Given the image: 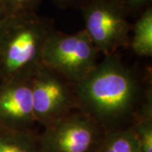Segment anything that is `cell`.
I'll return each mask as SVG.
<instances>
[{"instance_id":"1","label":"cell","mask_w":152,"mask_h":152,"mask_svg":"<svg viewBox=\"0 0 152 152\" xmlns=\"http://www.w3.org/2000/svg\"><path fill=\"white\" fill-rule=\"evenodd\" d=\"M75 87L78 109L106 132L134 124L149 89L135 69L116 54L105 56Z\"/></svg>"},{"instance_id":"2","label":"cell","mask_w":152,"mask_h":152,"mask_svg":"<svg viewBox=\"0 0 152 152\" xmlns=\"http://www.w3.org/2000/svg\"><path fill=\"white\" fill-rule=\"evenodd\" d=\"M52 20L37 12L8 15L0 20V80H31L42 64Z\"/></svg>"},{"instance_id":"3","label":"cell","mask_w":152,"mask_h":152,"mask_svg":"<svg viewBox=\"0 0 152 152\" xmlns=\"http://www.w3.org/2000/svg\"><path fill=\"white\" fill-rule=\"evenodd\" d=\"M99 55L84 29L74 33L54 29L46 42L42 63L76 84L94 69Z\"/></svg>"},{"instance_id":"4","label":"cell","mask_w":152,"mask_h":152,"mask_svg":"<svg viewBox=\"0 0 152 152\" xmlns=\"http://www.w3.org/2000/svg\"><path fill=\"white\" fill-rule=\"evenodd\" d=\"M106 131L92 118L76 110L37 133L42 152H97Z\"/></svg>"},{"instance_id":"5","label":"cell","mask_w":152,"mask_h":152,"mask_svg":"<svg viewBox=\"0 0 152 152\" xmlns=\"http://www.w3.org/2000/svg\"><path fill=\"white\" fill-rule=\"evenodd\" d=\"M84 30L100 54H116L129 43V15L114 0H91L80 8Z\"/></svg>"},{"instance_id":"6","label":"cell","mask_w":152,"mask_h":152,"mask_svg":"<svg viewBox=\"0 0 152 152\" xmlns=\"http://www.w3.org/2000/svg\"><path fill=\"white\" fill-rule=\"evenodd\" d=\"M31 84L33 111L39 127L79 110L75 84L43 64L33 75Z\"/></svg>"},{"instance_id":"7","label":"cell","mask_w":152,"mask_h":152,"mask_svg":"<svg viewBox=\"0 0 152 152\" xmlns=\"http://www.w3.org/2000/svg\"><path fill=\"white\" fill-rule=\"evenodd\" d=\"M0 127L37 133L31 80H0Z\"/></svg>"},{"instance_id":"8","label":"cell","mask_w":152,"mask_h":152,"mask_svg":"<svg viewBox=\"0 0 152 152\" xmlns=\"http://www.w3.org/2000/svg\"><path fill=\"white\" fill-rule=\"evenodd\" d=\"M129 46L140 58L152 56V7H149L137 17L132 26Z\"/></svg>"},{"instance_id":"9","label":"cell","mask_w":152,"mask_h":152,"mask_svg":"<svg viewBox=\"0 0 152 152\" xmlns=\"http://www.w3.org/2000/svg\"><path fill=\"white\" fill-rule=\"evenodd\" d=\"M140 152H152V92L147 90L144 102L132 125Z\"/></svg>"},{"instance_id":"10","label":"cell","mask_w":152,"mask_h":152,"mask_svg":"<svg viewBox=\"0 0 152 152\" xmlns=\"http://www.w3.org/2000/svg\"><path fill=\"white\" fill-rule=\"evenodd\" d=\"M0 152H42L37 133L14 131L0 127Z\"/></svg>"},{"instance_id":"11","label":"cell","mask_w":152,"mask_h":152,"mask_svg":"<svg viewBox=\"0 0 152 152\" xmlns=\"http://www.w3.org/2000/svg\"><path fill=\"white\" fill-rule=\"evenodd\" d=\"M97 152H140L133 127L106 132Z\"/></svg>"},{"instance_id":"12","label":"cell","mask_w":152,"mask_h":152,"mask_svg":"<svg viewBox=\"0 0 152 152\" xmlns=\"http://www.w3.org/2000/svg\"><path fill=\"white\" fill-rule=\"evenodd\" d=\"M42 0H3L7 15L37 12Z\"/></svg>"},{"instance_id":"13","label":"cell","mask_w":152,"mask_h":152,"mask_svg":"<svg viewBox=\"0 0 152 152\" xmlns=\"http://www.w3.org/2000/svg\"><path fill=\"white\" fill-rule=\"evenodd\" d=\"M124 9L129 16H139L145 10L151 6L152 0H114Z\"/></svg>"},{"instance_id":"14","label":"cell","mask_w":152,"mask_h":152,"mask_svg":"<svg viewBox=\"0 0 152 152\" xmlns=\"http://www.w3.org/2000/svg\"><path fill=\"white\" fill-rule=\"evenodd\" d=\"M56 5L62 9L67 8H80L91 0H52Z\"/></svg>"},{"instance_id":"15","label":"cell","mask_w":152,"mask_h":152,"mask_svg":"<svg viewBox=\"0 0 152 152\" xmlns=\"http://www.w3.org/2000/svg\"><path fill=\"white\" fill-rule=\"evenodd\" d=\"M7 15V11H6L5 6L4 4L3 0H0V20H2L4 17H5Z\"/></svg>"}]
</instances>
